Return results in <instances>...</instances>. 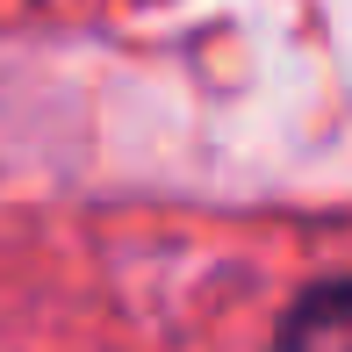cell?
<instances>
[{
	"mask_svg": "<svg viewBox=\"0 0 352 352\" xmlns=\"http://www.w3.org/2000/svg\"><path fill=\"white\" fill-rule=\"evenodd\" d=\"M274 352H352V280H324L287 309Z\"/></svg>",
	"mask_w": 352,
	"mask_h": 352,
	"instance_id": "6da1fadb",
	"label": "cell"
}]
</instances>
